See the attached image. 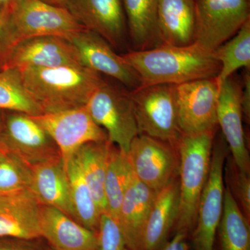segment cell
<instances>
[{
	"instance_id": "cell-35",
	"label": "cell",
	"mask_w": 250,
	"mask_h": 250,
	"mask_svg": "<svg viewBox=\"0 0 250 250\" xmlns=\"http://www.w3.org/2000/svg\"><path fill=\"white\" fill-rule=\"evenodd\" d=\"M189 237L183 233H175L171 241H167L158 250H189Z\"/></svg>"
},
{
	"instance_id": "cell-6",
	"label": "cell",
	"mask_w": 250,
	"mask_h": 250,
	"mask_svg": "<svg viewBox=\"0 0 250 250\" xmlns=\"http://www.w3.org/2000/svg\"><path fill=\"white\" fill-rule=\"evenodd\" d=\"M229 152L223 135L214 140L208 179L202 192L196 223L189 239L192 250H214L215 236L223 208V171Z\"/></svg>"
},
{
	"instance_id": "cell-39",
	"label": "cell",
	"mask_w": 250,
	"mask_h": 250,
	"mask_svg": "<svg viewBox=\"0 0 250 250\" xmlns=\"http://www.w3.org/2000/svg\"><path fill=\"white\" fill-rule=\"evenodd\" d=\"M14 0H0V11L12 3Z\"/></svg>"
},
{
	"instance_id": "cell-32",
	"label": "cell",
	"mask_w": 250,
	"mask_h": 250,
	"mask_svg": "<svg viewBox=\"0 0 250 250\" xmlns=\"http://www.w3.org/2000/svg\"><path fill=\"white\" fill-rule=\"evenodd\" d=\"M97 233L98 250H131L118 223L107 213H102Z\"/></svg>"
},
{
	"instance_id": "cell-24",
	"label": "cell",
	"mask_w": 250,
	"mask_h": 250,
	"mask_svg": "<svg viewBox=\"0 0 250 250\" xmlns=\"http://www.w3.org/2000/svg\"><path fill=\"white\" fill-rule=\"evenodd\" d=\"M112 144L108 140L85 143L72 156L80 166L101 213H106V210L104 181Z\"/></svg>"
},
{
	"instance_id": "cell-19",
	"label": "cell",
	"mask_w": 250,
	"mask_h": 250,
	"mask_svg": "<svg viewBox=\"0 0 250 250\" xmlns=\"http://www.w3.org/2000/svg\"><path fill=\"white\" fill-rule=\"evenodd\" d=\"M29 190L41 205L53 207L75 221L68 178L62 157L31 166Z\"/></svg>"
},
{
	"instance_id": "cell-10",
	"label": "cell",
	"mask_w": 250,
	"mask_h": 250,
	"mask_svg": "<svg viewBox=\"0 0 250 250\" xmlns=\"http://www.w3.org/2000/svg\"><path fill=\"white\" fill-rule=\"evenodd\" d=\"M31 117L53 139L65 167L75 152L85 143L108 140L105 130L90 116L86 105Z\"/></svg>"
},
{
	"instance_id": "cell-38",
	"label": "cell",
	"mask_w": 250,
	"mask_h": 250,
	"mask_svg": "<svg viewBox=\"0 0 250 250\" xmlns=\"http://www.w3.org/2000/svg\"><path fill=\"white\" fill-rule=\"evenodd\" d=\"M41 1L58 7L65 8V0H41Z\"/></svg>"
},
{
	"instance_id": "cell-11",
	"label": "cell",
	"mask_w": 250,
	"mask_h": 250,
	"mask_svg": "<svg viewBox=\"0 0 250 250\" xmlns=\"http://www.w3.org/2000/svg\"><path fill=\"white\" fill-rule=\"evenodd\" d=\"M175 86L177 118L183 134L216 131L220 83L216 77Z\"/></svg>"
},
{
	"instance_id": "cell-3",
	"label": "cell",
	"mask_w": 250,
	"mask_h": 250,
	"mask_svg": "<svg viewBox=\"0 0 250 250\" xmlns=\"http://www.w3.org/2000/svg\"><path fill=\"white\" fill-rule=\"evenodd\" d=\"M215 133L182 134L179 141V205L174 233L189 237L195 228L197 208L209 174Z\"/></svg>"
},
{
	"instance_id": "cell-36",
	"label": "cell",
	"mask_w": 250,
	"mask_h": 250,
	"mask_svg": "<svg viewBox=\"0 0 250 250\" xmlns=\"http://www.w3.org/2000/svg\"><path fill=\"white\" fill-rule=\"evenodd\" d=\"M7 54L4 16L0 11V70L2 68Z\"/></svg>"
},
{
	"instance_id": "cell-27",
	"label": "cell",
	"mask_w": 250,
	"mask_h": 250,
	"mask_svg": "<svg viewBox=\"0 0 250 250\" xmlns=\"http://www.w3.org/2000/svg\"><path fill=\"white\" fill-rule=\"evenodd\" d=\"M133 174L134 172L126 153L112 144L105 177L104 195L106 213L116 222L123 197Z\"/></svg>"
},
{
	"instance_id": "cell-30",
	"label": "cell",
	"mask_w": 250,
	"mask_h": 250,
	"mask_svg": "<svg viewBox=\"0 0 250 250\" xmlns=\"http://www.w3.org/2000/svg\"><path fill=\"white\" fill-rule=\"evenodd\" d=\"M31 167L4 147L0 148V195L29 189Z\"/></svg>"
},
{
	"instance_id": "cell-7",
	"label": "cell",
	"mask_w": 250,
	"mask_h": 250,
	"mask_svg": "<svg viewBox=\"0 0 250 250\" xmlns=\"http://www.w3.org/2000/svg\"><path fill=\"white\" fill-rule=\"evenodd\" d=\"M86 107L95 123L106 131L108 141L127 153L139 134L129 91L105 82L92 95Z\"/></svg>"
},
{
	"instance_id": "cell-31",
	"label": "cell",
	"mask_w": 250,
	"mask_h": 250,
	"mask_svg": "<svg viewBox=\"0 0 250 250\" xmlns=\"http://www.w3.org/2000/svg\"><path fill=\"white\" fill-rule=\"evenodd\" d=\"M224 170L226 187L243 214L250 221V174L240 170L231 155L229 154Z\"/></svg>"
},
{
	"instance_id": "cell-15",
	"label": "cell",
	"mask_w": 250,
	"mask_h": 250,
	"mask_svg": "<svg viewBox=\"0 0 250 250\" xmlns=\"http://www.w3.org/2000/svg\"><path fill=\"white\" fill-rule=\"evenodd\" d=\"M68 40L76 47L85 67L115 79L131 90L142 85L134 69L97 33L83 29L70 36Z\"/></svg>"
},
{
	"instance_id": "cell-5",
	"label": "cell",
	"mask_w": 250,
	"mask_h": 250,
	"mask_svg": "<svg viewBox=\"0 0 250 250\" xmlns=\"http://www.w3.org/2000/svg\"><path fill=\"white\" fill-rule=\"evenodd\" d=\"M139 134L178 148L182 136L173 84L141 85L129 91Z\"/></svg>"
},
{
	"instance_id": "cell-21",
	"label": "cell",
	"mask_w": 250,
	"mask_h": 250,
	"mask_svg": "<svg viewBox=\"0 0 250 250\" xmlns=\"http://www.w3.org/2000/svg\"><path fill=\"white\" fill-rule=\"evenodd\" d=\"M157 192L149 188L134 173L122 201L116 223L126 244L139 250L141 237Z\"/></svg>"
},
{
	"instance_id": "cell-34",
	"label": "cell",
	"mask_w": 250,
	"mask_h": 250,
	"mask_svg": "<svg viewBox=\"0 0 250 250\" xmlns=\"http://www.w3.org/2000/svg\"><path fill=\"white\" fill-rule=\"evenodd\" d=\"M241 105L243 119L250 121V70L245 69L243 76V85L241 89Z\"/></svg>"
},
{
	"instance_id": "cell-29",
	"label": "cell",
	"mask_w": 250,
	"mask_h": 250,
	"mask_svg": "<svg viewBox=\"0 0 250 250\" xmlns=\"http://www.w3.org/2000/svg\"><path fill=\"white\" fill-rule=\"evenodd\" d=\"M0 110L22 112L32 116L43 114L23 88L16 69L0 70Z\"/></svg>"
},
{
	"instance_id": "cell-12",
	"label": "cell",
	"mask_w": 250,
	"mask_h": 250,
	"mask_svg": "<svg viewBox=\"0 0 250 250\" xmlns=\"http://www.w3.org/2000/svg\"><path fill=\"white\" fill-rule=\"evenodd\" d=\"M3 147L29 167L62 157L48 133L22 112L4 111Z\"/></svg>"
},
{
	"instance_id": "cell-16",
	"label": "cell",
	"mask_w": 250,
	"mask_h": 250,
	"mask_svg": "<svg viewBox=\"0 0 250 250\" xmlns=\"http://www.w3.org/2000/svg\"><path fill=\"white\" fill-rule=\"evenodd\" d=\"M241 89V85L232 76L220 84L217 120L233 160L240 170L250 174L249 152L243 126Z\"/></svg>"
},
{
	"instance_id": "cell-40",
	"label": "cell",
	"mask_w": 250,
	"mask_h": 250,
	"mask_svg": "<svg viewBox=\"0 0 250 250\" xmlns=\"http://www.w3.org/2000/svg\"></svg>"
},
{
	"instance_id": "cell-2",
	"label": "cell",
	"mask_w": 250,
	"mask_h": 250,
	"mask_svg": "<svg viewBox=\"0 0 250 250\" xmlns=\"http://www.w3.org/2000/svg\"><path fill=\"white\" fill-rule=\"evenodd\" d=\"M17 70L23 88L43 113L85 106L106 82L102 75L83 65Z\"/></svg>"
},
{
	"instance_id": "cell-22",
	"label": "cell",
	"mask_w": 250,
	"mask_h": 250,
	"mask_svg": "<svg viewBox=\"0 0 250 250\" xmlns=\"http://www.w3.org/2000/svg\"><path fill=\"white\" fill-rule=\"evenodd\" d=\"M157 27L162 44L190 45L195 42V0H159Z\"/></svg>"
},
{
	"instance_id": "cell-20",
	"label": "cell",
	"mask_w": 250,
	"mask_h": 250,
	"mask_svg": "<svg viewBox=\"0 0 250 250\" xmlns=\"http://www.w3.org/2000/svg\"><path fill=\"white\" fill-rule=\"evenodd\" d=\"M179 176L156 194L145 225L139 250H158L173 232L179 213Z\"/></svg>"
},
{
	"instance_id": "cell-25",
	"label": "cell",
	"mask_w": 250,
	"mask_h": 250,
	"mask_svg": "<svg viewBox=\"0 0 250 250\" xmlns=\"http://www.w3.org/2000/svg\"><path fill=\"white\" fill-rule=\"evenodd\" d=\"M215 242L214 250H250V221L227 187L224 190L223 213Z\"/></svg>"
},
{
	"instance_id": "cell-26",
	"label": "cell",
	"mask_w": 250,
	"mask_h": 250,
	"mask_svg": "<svg viewBox=\"0 0 250 250\" xmlns=\"http://www.w3.org/2000/svg\"><path fill=\"white\" fill-rule=\"evenodd\" d=\"M75 221L98 233L101 212L75 158L65 166Z\"/></svg>"
},
{
	"instance_id": "cell-18",
	"label": "cell",
	"mask_w": 250,
	"mask_h": 250,
	"mask_svg": "<svg viewBox=\"0 0 250 250\" xmlns=\"http://www.w3.org/2000/svg\"><path fill=\"white\" fill-rule=\"evenodd\" d=\"M40 228L53 250H98V233L53 207L41 205Z\"/></svg>"
},
{
	"instance_id": "cell-37",
	"label": "cell",
	"mask_w": 250,
	"mask_h": 250,
	"mask_svg": "<svg viewBox=\"0 0 250 250\" xmlns=\"http://www.w3.org/2000/svg\"><path fill=\"white\" fill-rule=\"evenodd\" d=\"M4 129V111L0 110V148L3 146V136Z\"/></svg>"
},
{
	"instance_id": "cell-13",
	"label": "cell",
	"mask_w": 250,
	"mask_h": 250,
	"mask_svg": "<svg viewBox=\"0 0 250 250\" xmlns=\"http://www.w3.org/2000/svg\"><path fill=\"white\" fill-rule=\"evenodd\" d=\"M67 65H83L75 46L65 38L44 36L31 38L14 46L5 59L1 70Z\"/></svg>"
},
{
	"instance_id": "cell-23",
	"label": "cell",
	"mask_w": 250,
	"mask_h": 250,
	"mask_svg": "<svg viewBox=\"0 0 250 250\" xmlns=\"http://www.w3.org/2000/svg\"><path fill=\"white\" fill-rule=\"evenodd\" d=\"M159 0H123L129 39L134 50L161 45L157 27Z\"/></svg>"
},
{
	"instance_id": "cell-8",
	"label": "cell",
	"mask_w": 250,
	"mask_h": 250,
	"mask_svg": "<svg viewBox=\"0 0 250 250\" xmlns=\"http://www.w3.org/2000/svg\"><path fill=\"white\" fill-rule=\"evenodd\" d=\"M194 43L213 52L250 20V0H195Z\"/></svg>"
},
{
	"instance_id": "cell-28",
	"label": "cell",
	"mask_w": 250,
	"mask_h": 250,
	"mask_svg": "<svg viewBox=\"0 0 250 250\" xmlns=\"http://www.w3.org/2000/svg\"><path fill=\"white\" fill-rule=\"evenodd\" d=\"M213 54L220 64L216 77L220 85L238 69H250V20Z\"/></svg>"
},
{
	"instance_id": "cell-14",
	"label": "cell",
	"mask_w": 250,
	"mask_h": 250,
	"mask_svg": "<svg viewBox=\"0 0 250 250\" xmlns=\"http://www.w3.org/2000/svg\"><path fill=\"white\" fill-rule=\"evenodd\" d=\"M65 9L81 25L117 49L126 46L127 24L123 0H65Z\"/></svg>"
},
{
	"instance_id": "cell-1",
	"label": "cell",
	"mask_w": 250,
	"mask_h": 250,
	"mask_svg": "<svg viewBox=\"0 0 250 250\" xmlns=\"http://www.w3.org/2000/svg\"><path fill=\"white\" fill-rule=\"evenodd\" d=\"M122 57L139 75L141 85L182 84L217 77L220 70L213 52L195 43L161 44L152 49L129 51Z\"/></svg>"
},
{
	"instance_id": "cell-9",
	"label": "cell",
	"mask_w": 250,
	"mask_h": 250,
	"mask_svg": "<svg viewBox=\"0 0 250 250\" xmlns=\"http://www.w3.org/2000/svg\"><path fill=\"white\" fill-rule=\"evenodd\" d=\"M126 154L136 177L154 191L159 192L179 176L178 148L169 143L139 134Z\"/></svg>"
},
{
	"instance_id": "cell-33",
	"label": "cell",
	"mask_w": 250,
	"mask_h": 250,
	"mask_svg": "<svg viewBox=\"0 0 250 250\" xmlns=\"http://www.w3.org/2000/svg\"><path fill=\"white\" fill-rule=\"evenodd\" d=\"M39 239L26 240L14 238H0V250H52Z\"/></svg>"
},
{
	"instance_id": "cell-17",
	"label": "cell",
	"mask_w": 250,
	"mask_h": 250,
	"mask_svg": "<svg viewBox=\"0 0 250 250\" xmlns=\"http://www.w3.org/2000/svg\"><path fill=\"white\" fill-rule=\"evenodd\" d=\"M41 207L29 189L0 195V238H42Z\"/></svg>"
},
{
	"instance_id": "cell-4",
	"label": "cell",
	"mask_w": 250,
	"mask_h": 250,
	"mask_svg": "<svg viewBox=\"0 0 250 250\" xmlns=\"http://www.w3.org/2000/svg\"><path fill=\"white\" fill-rule=\"evenodd\" d=\"M1 11L8 54L14 46L31 38L55 36L68 39L85 29L65 8L41 0H14Z\"/></svg>"
}]
</instances>
